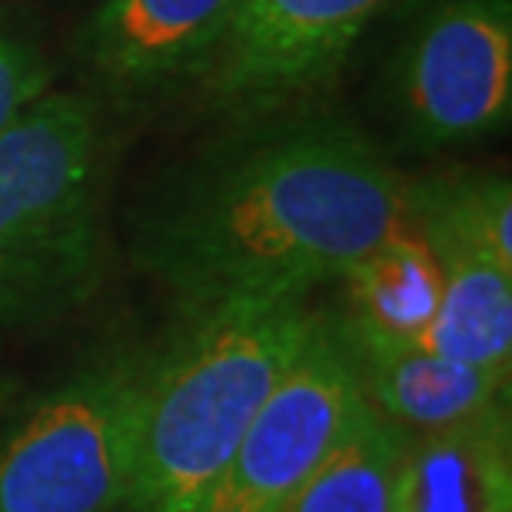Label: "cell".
I'll return each instance as SVG.
<instances>
[{
	"instance_id": "cell-14",
	"label": "cell",
	"mask_w": 512,
	"mask_h": 512,
	"mask_svg": "<svg viewBox=\"0 0 512 512\" xmlns=\"http://www.w3.org/2000/svg\"><path fill=\"white\" fill-rule=\"evenodd\" d=\"M406 433L366 403L330 459L276 512H393Z\"/></svg>"
},
{
	"instance_id": "cell-11",
	"label": "cell",
	"mask_w": 512,
	"mask_h": 512,
	"mask_svg": "<svg viewBox=\"0 0 512 512\" xmlns=\"http://www.w3.org/2000/svg\"><path fill=\"white\" fill-rule=\"evenodd\" d=\"M346 310L340 320L353 333L383 343H419L439 306L443 276L429 243L413 223L340 276Z\"/></svg>"
},
{
	"instance_id": "cell-3",
	"label": "cell",
	"mask_w": 512,
	"mask_h": 512,
	"mask_svg": "<svg viewBox=\"0 0 512 512\" xmlns=\"http://www.w3.org/2000/svg\"><path fill=\"white\" fill-rule=\"evenodd\" d=\"M104 133L97 104L50 94L0 137V330L47 323L104 270Z\"/></svg>"
},
{
	"instance_id": "cell-10",
	"label": "cell",
	"mask_w": 512,
	"mask_h": 512,
	"mask_svg": "<svg viewBox=\"0 0 512 512\" xmlns=\"http://www.w3.org/2000/svg\"><path fill=\"white\" fill-rule=\"evenodd\" d=\"M340 330L353 353L366 403L406 436L466 423L506 399L509 380L479 366L446 360L419 343L370 340L353 333L343 320Z\"/></svg>"
},
{
	"instance_id": "cell-9",
	"label": "cell",
	"mask_w": 512,
	"mask_h": 512,
	"mask_svg": "<svg viewBox=\"0 0 512 512\" xmlns=\"http://www.w3.org/2000/svg\"><path fill=\"white\" fill-rule=\"evenodd\" d=\"M393 512H512L506 399L466 423L406 436Z\"/></svg>"
},
{
	"instance_id": "cell-2",
	"label": "cell",
	"mask_w": 512,
	"mask_h": 512,
	"mask_svg": "<svg viewBox=\"0 0 512 512\" xmlns=\"http://www.w3.org/2000/svg\"><path fill=\"white\" fill-rule=\"evenodd\" d=\"M306 296H247L183 313L150 353L130 512H193L310 333Z\"/></svg>"
},
{
	"instance_id": "cell-6",
	"label": "cell",
	"mask_w": 512,
	"mask_h": 512,
	"mask_svg": "<svg viewBox=\"0 0 512 512\" xmlns=\"http://www.w3.org/2000/svg\"><path fill=\"white\" fill-rule=\"evenodd\" d=\"M396 110L423 147H453L506 127L512 110V4L439 0L399 47Z\"/></svg>"
},
{
	"instance_id": "cell-7",
	"label": "cell",
	"mask_w": 512,
	"mask_h": 512,
	"mask_svg": "<svg viewBox=\"0 0 512 512\" xmlns=\"http://www.w3.org/2000/svg\"><path fill=\"white\" fill-rule=\"evenodd\" d=\"M393 0H243L200 84L213 104L263 117L333 77Z\"/></svg>"
},
{
	"instance_id": "cell-13",
	"label": "cell",
	"mask_w": 512,
	"mask_h": 512,
	"mask_svg": "<svg viewBox=\"0 0 512 512\" xmlns=\"http://www.w3.org/2000/svg\"><path fill=\"white\" fill-rule=\"evenodd\" d=\"M409 217L429 250H476L512 270V190L499 173L409 180Z\"/></svg>"
},
{
	"instance_id": "cell-12",
	"label": "cell",
	"mask_w": 512,
	"mask_h": 512,
	"mask_svg": "<svg viewBox=\"0 0 512 512\" xmlns=\"http://www.w3.org/2000/svg\"><path fill=\"white\" fill-rule=\"evenodd\" d=\"M433 256L443 290L419 346L509 380L512 270L476 250H433Z\"/></svg>"
},
{
	"instance_id": "cell-8",
	"label": "cell",
	"mask_w": 512,
	"mask_h": 512,
	"mask_svg": "<svg viewBox=\"0 0 512 512\" xmlns=\"http://www.w3.org/2000/svg\"><path fill=\"white\" fill-rule=\"evenodd\" d=\"M243 0H100L87 60L120 97L157 94L200 77Z\"/></svg>"
},
{
	"instance_id": "cell-1",
	"label": "cell",
	"mask_w": 512,
	"mask_h": 512,
	"mask_svg": "<svg viewBox=\"0 0 512 512\" xmlns=\"http://www.w3.org/2000/svg\"><path fill=\"white\" fill-rule=\"evenodd\" d=\"M409 180L360 130L273 120L190 160L140 213L133 253L180 313L310 296L409 227Z\"/></svg>"
},
{
	"instance_id": "cell-5",
	"label": "cell",
	"mask_w": 512,
	"mask_h": 512,
	"mask_svg": "<svg viewBox=\"0 0 512 512\" xmlns=\"http://www.w3.org/2000/svg\"><path fill=\"white\" fill-rule=\"evenodd\" d=\"M363 406L340 320L316 313L293 363L193 512H276L330 459Z\"/></svg>"
},
{
	"instance_id": "cell-4",
	"label": "cell",
	"mask_w": 512,
	"mask_h": 512,
	"mask_svg": "<svg viewBox=\"0 0 512 512\" xmlns=\"http://www.w3.org/2000/svg\"><path fill=\"white\" fill-rule=\"evenodd\" d=\"M150 353L97 360L30 409L0 446V512H110L140 453Z\"/></svg>"
},
{
	"instance_id": "cell-15",
	"label": "cell",
	"mask_w": 512,
	"mask_h": 512,
	"mask_svg": "<svg viewBox=\"0 0 512 512\" xmlns=\"http://www.w3.org/2000/svg\"><path fill=\"white\" fill-rule=\"evenodd\" d=\"M54 70L17 24L0 17V137L50 94Z\"/></svg>"
}]
</instances>
